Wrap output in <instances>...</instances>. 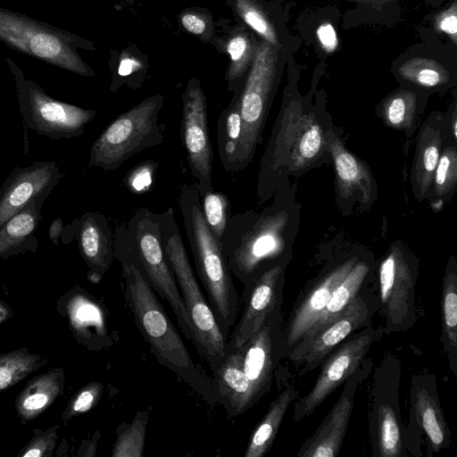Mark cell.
<instances>
[{
	"label": "cell",
	"instance_id": "6da1fadb",
	"mask_svg": "<svg viewBox=\"0 0 457 457\" xmlns=\"http://www.w3.org/2000/svg\"><path fill=\"white\" fill-rule=\"evenodd\" d=\"M114 257L121 264L124 297L135 323L158 362L189 385L205 402L221 404L216 384L193 359L140 268L125 232L114 231Z\"/></svg>",
	"mask_w": 457,
	"mask_h": 457
},
{
	"label": "cell",
	"instance_id": "7a4b0ae2",
	"mask_svg": "<svg viewBox=\"0 0 457 457\" xmlns=\"http://www.w3.org/2000/svg\"><path fill=\"white\" fill-rule=\"evenodd\" d=\"M179 208L197 277L222 333L228 337L234 325L239 296L221 242L208 227L195 186H184Z\"/></svg>",
	"mask_w": 457,
	"mask_h": 457
},
{
	"label": "cell",
	"instance_id": "3957f363",
	"mask_svg": "<svg viewBox=\"0 0 457 457\" xmlns=\"http://www.w3.org/2000/svg\"><path fill=\"white\" fill-rule=\"evenodd\" d=\"M162 242L168 262L175 277L189 317L194 345L208 362L212 375L222 364L228 347V337L220 330L208 301L204 296L180 230L170 210L157 213Z\"/></svg>",
	"mask_w": 457,
	"mask_h": 457
},
{
	"label": "cell",
	"instance_id": "277c9868",
	"mask_svg": "<svg viewBox=\"0 0 457 457\" xmlns=\"http://www.w3.org/2000/svg\"><path fill=\"white\" fill-rule=\"evenodd\" d=\"M283 212L229 214L221 245L232 274L249 284L268 268L287 262Z\"/></svg>",
	"mask_w": 457,
	"mask_h": 457
},
{
	"label": "cell",
	"instance_id": "5b68a950",
	"mask_svg": "<svg viewBox=\"0 0 457 457\" xmlns=\"http://www.w3.org/2000/svg\"><path fill=\"white\" fill-rule=\"evenodd\" d=\"M293 50L294 46L278 48L262 40L258 41L254 58L239 93L242 137L238 170L248 166L262 141L277 85Z\"/></svg>",
	"mask_w": 457,
	"mask_h": 457
},
{
	"label": "cell",
	"instance_id": "8992f818",
	"mask_svg": "<svg viewBox=\"0 0 457 457\" xmlns=\"http://www.w3.org/2000/svg\"><path fill=\"white\" fill-rule=\"evenodd\" d=\"M162 105L163 96L155 95L116 117L93 143L87 166L114 170L132 155L160 145Z\"/></svg>",
	"mask_w": 457,
	"mask_h": 457
},
{
	"label": "cell",
	"instance_id": "52a82bcc",
	"mask_svg": "<svg viewBox=\"0 0 457 457\" xmlns=\"http://www.w3.org/2000/svg\"><path fill=\"white\" fill-rule=\"evenodd\" d=\"M0 40L31 57L82 76L94 71L78 54L89 46L85 39L64 29L0 7Z\"/></svg>",
	"mask_w": 457,
	"mask_h": 457
},
{
	"label": "cell",
	"instance_id": "ba28073f",
	"mask_svg": "<svg viewBox=\"0 0 457 457\" xmlns=\"http://www.w3.org/2000/svg\"><path fill=\"white\" fill-rule=\"evenodd\" d=\"M125 231L146 278L155 293L169 303L184 336L194 342L189 317L163 250L157 212L137 209L125 225Z\"/></svg>",
	"mask_w": 457,
	"mask_h": 457
},
{
	"label": "cell",
	"instance_id": "9c48e42d",
	"mask_svg": "<svg viewBox=\"0 0 457 457\" xmlns=\"http://www.w3.org/2000/svg\"><path fill=\"white\" fill-rule=\"evenodd\" d=\"M6 62L13 76L20 112L26 126L52 140L71 139L84 133L96 116L95 110L84 109L48 96L35 81L27 79L11 58Z\"/></svg>",
	"mask_w": 457,
	"mask_h": 457
},
{
	"label": "cell",
	"instance_id": "30bf717a",
	"mask_svg": "<svg viewBox=\"0 0 457 457\" xmlns=\"http://www.w3.org/2000/svg\"><path fill=\"white\" fill-rule=\"evenodd\" d=\"M401 366L395 356L386 357L375 370L370 432L372 455H407L405 429L402 427L399 403Z\"/></svg>",
	"mask_w": 457,
	"mask_h": 457
},
{
	"label": "cell",
	"instance_id": "8fae6325",
	"mask_svg": "<svg viewBox=\"0 0 457 457\" xmlns=\"http://www.w3.org/2000/svg\"><path fill=\"white\" fill-rule=\"evenodd\" d=\"M378 308L377 297L372 292L361 290L341 314L304 336L287 359L299 376L315 370L354 331L371 326Z\"/></svg>",
	"mask_w": 457,
	"mask_h": 457
},
{
	"label": "cell",
	"instance_id": "7c38bea8",
	"mask_svg": "<svg viewBox=\"0 0 457 457\" xmlns=\"http://www.w3.org/2000/svg\"><path fill=\"white\" fill-rule=\"evenodd\" d=\"M417 270L400 247H392L378 269V311L386 334L409 330L416 321Z\"/></svg>",
	"mask_w": 457,
	"mask_h": 457
},
{
	"label": "cell",
	"instance_id": "4fadbf2b",
	"mask_svg": "<svg viewBox=\"0 0 457 457\" xmlns=\"http://www.w3.org/2000/svg\"><path fill=\"white\" fill-rule=\"evenodd\" d=\"M392 72L404 87L438 91L457 78V47L439 37H427L411 46L392 62Z\"/></svg>",
	"mask_w": 457,
	"mask_h": 457
},
{
	"label": "cell",
	"instance_id": "5bb4252c",
	"mask_svg": "<svg viewBox=\"0 0 457 457\" xmlns=\"http://www.w3.org/2000/svg\"><path fill=\"white\" fill-rule=\"evenodd\" d=\"M378 337V329L371 326L363 328L358 333L349 336L323 361L312 389L295 400L294 421L299 422L310 416L358 370Z\"/></svg>",
	"mask_w": 457,
	"mask_h": 457
},
{
	"label": "cell",
	"instance_id": "9a60e30c",
	"mask_svg": "<svg viewBox=\"0 0 457 457\" xmlns=\"http://www.w3.org/2000/svg\"><path fill=\"white\" fill-rule=\"evenodd\" d=\"M181 141L200 196L212 187L213 150L207 122V103L200 83L192 79L182 96Z\"/></svg>",
	"mask_w": 457,
	"mask_h": 457
},
{
	"label": "cell",
	"instance_id": "2e32d148",
	"mask_svg": "<svg viewBox=\"0 0 457 457\" xmlns=\"http://www.w3.org/2000/svg\"><path fill=\"white\" fill-rule=\"evenodd\" d=\"M282 330L283 315L281 308H278L243 345L237 348L250 384L252 407L270 390L274 370L284 358Z\"/></svg>",
	"mask_w": 457,
	"mask_h": 457
},
{
	"label": "cell",
	"instance_id": "e0dca14e",
	"mask_svg": "<svg viewBox=\"0 0 457 457\" xmlns=\"http://www.w3.org/2000/svg\"><path fill=\"white\" fill-rule=\"evenodd\" d=\"M359 260L350 257L320 273L299 293L286 324L283 323V355L312 328L327 306L335 288Z\"/></svg>",
	"mask_w": 457,
	"mask_h": 457
},
{
	"label": "cell",
	"instance_id": "ac0fdd59",
	"mask_svg": "<svg viewBox=\"0 0 457 457\" xmlns=\"http://www.w3.org/2000/svg\"><path fill=\"white\" fill-rule=\"evenodd\" d=\"M287 262L277 263L244 286L239 303H243L241 317L228 341V346L243 345L276 309L281 308Z\"/></svg>",
	"mask_w": 457,
	"mask_h": 457
},
{
	"label": "cell",
	"instance_id": "d6986e66",
	"mask_svg": "<svg viewBox=\"0 0 457 457\" xmlns=\"http://www.w3.org/2000/svg\"><path fill=\"white\" fill-rule=\"evenodd\" d=\"M281 129L275 139V146L262 159L261 174L269 171L283 155L294 167L302 168L313 162L320 154L324 134L311 113H304L291 106L285 109Z\"/></svg>",
	"mask_w": 457,
	"mask_h": 457
},
{
	"label": "cell",
	"instance_id": "ffe728a7",
	"mask_svg": "<svg viewBox=\"0 0 457 457\" xmlns=\"http://www.w3.org/2000/svg\"><path fill=\"white\" fill-rule=\"evenodd\" d=\"M372 360L365 358L346 379L343 391L316 431L298 449L297 457H335L341 449L360 385L371 372Z\"/></svg>",
	"mask_w": 457,
	"mask_h": 457
},
{
	"label": "cell",
	"instance_id": "44dd1931",
	"mask_svg": "<svg viewBox=\"0 0 457 457\" xmlns=\"http://www.w3.org/2000/svg\"><path fill=\"white\" fill-rule=\"evenodd\" d=\"M62 177L54 161L14 166L0 185V227L33 199H46Z\"/></svg>",
	"mask_w": 457,
	"mask_h": 457
},
{
	"label": "cell",
	"instance_id": "7402d4cb",
	"mask_svg": "<svg viewBox=\"0 0 457 457\" xmlns=\"http://www.w3.org/2000/svg\"><path fill=\"white\" fill-rule=\"evenodd\" d=\"M410 396L411 421L405 429L406 446L408 435L414 428H419L427 437L430 454L448 448L451 432L439 401L435 376L428 372L413 376Z\"/></svg>",
	"mask_w": 457,
	"mask_h": 457
},
{
	"label": "cell",
	"instance_id": "603a6c76",
	"mask_svg": "<svg viewBox=\"0 0 457 457\" xmlns=\"http://www.w3.org/2000/svg\"><path fill=\"white\" fill-rule=\"evenodd\" d=\"M72 222L80 254L89 269L88 278L97 282L115 258L114 236L109 222L104 214L89 211Z\"/></svg>",
	"mask_w": 457,
	"mask_h": 457
},
{
	"label": "cell",
	"instance_id": "cb8c5ba5",
	"mask_svg": "<svg viewBox=\"0 0 457 457\" xmlns=\"http://www.w3.org/2000/svg\"><path fill=\"white\" fill-rule=\"evenodd\" d=\"M45 200L33 199L0 227V259L28 251L37 252L36 233L42 220L41 210Z\"/></svg>",
	"mask_w": 457,
	"mask_h": 457
},
{
	"label": "cell",
	"instance_id": "d4e9b609",
	"mask_svg": "<svg viewBox=\"0 0 457 457\" xmlns=\"http://www.w3.org/2000/svg\"><path fill=\"white\" fill-rule=\"evenodd\" d=\"M212 376L221 404L228 416L241 415L252 408L250 384L243 371L237 348L227 347L225 359Z\"/></svg>",
	"mask_w": 457,
	"mask_h": 457
},
{
	"label": "cell",
	"instance_id": "484cf974",
	"mask_svg": "<svg viewBox=\"0 0 457 457\" xmlns=\"http://www.w3.org/2000/svg\"><path fill=\"white\" fill-rule=\"evenodd\" d=\"M234 5L242 21L261 40L278 48L295 45L286 27V14L272 12L260 0H234Z\"/></svg>",
	"mask_w": 457,
	"mask_h": 457
},
{
	"label": "cell",
	"instance_id": "4316f807",
	"mask_svg": "<svg viewBox=\"0 0 457 457\" xmlns=\"http://www.w3.org/2000/svg\"><path fill=\"white\" fill-rule=\"evenodd\" d=\"M329 147L342 197L358 193L361 203H369L372 196V180L363 162L347 151L338 139L331 140Z\"/></svg>",
	"mask_w": 457,
	"mask_h": 457
},
{
	"label": "cell",
	"instance_id": "83f0119b",
	"mask_svg": "<svg viewBox=\"0 0 457 457\" xmlns=\"http://www.w3.org/2000/svg\"><path fill=\"white\" fill-rule=\"evenodd\" d=\"M64 371L54 369L31 379L16 399L18 415L23 420L37 417L62 394Z\"/></svg>",
	"mask_w": 457,
	"mask_h": 457
},
{
	"label": "cell",
	"instance_id": "f1b7e54d",
	"mask_svg": "<svg viewBox=\"0 0 457 457\" xmlns=\"http://www.w3.org/2000/svg\"><path fill=\"white\" fill-rule=\"evenodd\" d=\"M298 396L299 391L292 385L280 391L253 431L245 457H262L270 450L287 409Z\"/></svg>",
	"mask_w": 457,
	"mask_h": 457
},
{
	"label": "cell",
	"instance_id": "f546056e",
	"mask_svg": "<svg viewBox=\"0 0 457 457\" xmlns=\"http://www.w3.org/2000/svg\"><path fill=\"white\" fill-rule=\"evenodd\" d=\"M74 300L70 317L76 334L87 337V342L98 344L100 348L112 345V337L103 307L87 294H79Z\"/></svg>",
	"mask_w": 457,
	"mask_h": 457
},
{
	"label": "cell",
	"instance_id": "4dcf8cb0",
	"mask_svg": "<svg viewBox=\"0 0 457 457\" xmlns=\"http://www.w3.org/2000/svg\"><path fill=\"white\" fill-rule=\"evenodd\" d=\"M441 341L454 376L457 374V267L450 261L444 276L441 294Z\"/></svg>",
	"mask_w": 457,
	"mask_h": 457
},
{
	"label": "cell",
	"instance_id": "1f68e13d",
	"mask_svg": "<svg viewBox=\"0 0 457 457\" xmlns=\"http://www.w3.org/2000/svg\"><path fill=\"white\" fill-rule=\"evenodd\" d=\"M239 93H235L229 104L217 120V145L220 162L228 172L238 171L239 147L242 137V117Z\"/></svg>",
	"mask_w": 457,
	"mask_h": 457
},
{
	"label": "cell",
	"instance_id": "d6a6232c",
	"mask_svg": "<svg viewBox=\"0 0 457 457\" xmlns=\"http://www.w3.org/2000/svg\"><path fill=\"white\" fill-rule=\"evenodd\" d=\"M441 137L437 130L427 127L421 134L412 167V181L420 196L429 189L440 157Z\"/></svg>",
	"mask_w": 457,
	"mask_h": 457
},
{
	"label": "cell",
	"instance_id": "836d02e7",
	"mask_svg": "<svg viewBox=\"0 0 457 457\" xmlns=\"http://www.w3.org/2000/svg\"><path fill=\"white\" fill-rule=\"evenodd\" d=\"M370 271L368 262L358 260L345 279L335 288L327 306L308 333L341 314L359 295Z\"/></svg>",
	"mask_w": 457,
	"mask_h": 457
},
{
	"label": "cell",
	"instance_id": "e575fe53",
	"mask_svg": "<svg viewBox=\"0 0 457 457\" xmlns=\"http://www.w3.org/2000/svg\"><path fill=\"white\" fill-rule=\"evenodd\" d=\"M47 360L29 353L27 349L0 354V390L14 386Z\"/></svg>",
	"mask_w": 457,
	"mask_h": 457
},
{
	"label": "cell",
	"instance_id": "d590c367",
	"mask_svg": "<svg viewBox=\"0 0 457 457\" xmlns=\"http://www.w3.org/2000/svg\"><path fill=\"white\" fill-rule=\"evenodd\" d=\"M418 104L417 92L401 87L388 95L382 103V114L387 125L403 129L411 126Z\"/></svg>",
	"mask_w": 457,
	"mask_h": 457
},
{
	"label": "cell",
	"instance_id": "8d00e7d4",
	"mask_svg": "<svg viewBox=\"0 0 457 457\" xmlns=\"http://www.w3.org/2000/svg\"><path fill=\"white\" fill-rule=\"evenodd\" d=\"M258 40L251 34L239 32L232 37L227 44V52L230 56V64L227 73L232 88L233 83L248 71L254 58Z\"/></svg>",
	"mask_w": 457,
	"mask_h": 457
},
{
	"label": "cell",
	"instance_id": "74e56055",
	"mask_svg": "<svg viewBox=\"0 0 457 457\" xmlns=\"http://www.w3.org/2000/svg\"><path fill=\"white\" fill-rule=\"evenodd\" d=\"M148 412H138L133 421L119 430L112 447V457H142Z\"/></svg>",
	"mask_w": 457,
	"mask_h": 457
},
{
	"label": "cell",
	"instance_id": "f35d334b",
	"mask_svg": "<svg viewBox=\"0 0 457 457\" xmlns=\"http://www.w3.org/2000/svg\"><path fill=\"white\" fill-rule=\"evenodd\" d=\"M205 221L212 234L221 242L229 216V201L220 191L211 189L201 196Z\"/></svg>",
	"mask_w": 457,
	"mask_h": 457
},
{
	"label": "cell",
	"instance_id": "ab89813d",
	"mask_svg": "<svg viewBox=\"0 0 457 457\" xmlns=\"http://www.w3.org/2000/svg\"><path fill=\"white\" fill-rule=\"evenodd\" d=\"M457 179V153L455 147H447L440 155L435 174V192L437 196L448 194Z\"/></svg>",
	"mask_w": 457,
	"mask_h": 457
},
{
	"label": "cell",
	"instance_id": "60d3db41",
	"mask_svg": "<svg viewBox=\"0 0 457 457\" xmlns=\"http://www.w3.org/2000/svg\"><path fill=\"white\" fill-rule=\"evenodd\" d=\"M435 37H443L457 47V0H452L444 9L431 17Z\"/></svg>",
	"mask_w": 457,
	"mask_h": 457
},
{
	"label": "cell",
	"instance_id": "b9f144b4",
	"mask_svg": "<svg viewBox=\"0 0 457 457\" xmlns=\"http://www.w3.org/2000/svg\"><path fill=\"white\" fill-rule=\"evenodd\" d=\"M103 385L100 382H92L82 387L73 397L63 413V419L68 420L71 417L84 413L99 402L103 394Z\"/></svg>",
	"mask_w": 457,
	"mask_h": 457
},
{
	"label": "cell",
	"instance_id": "7bdbcfd3",
	"mask_svg": "<svg viewBox=\"0 0 457 457\" xmlns=\"http://www.w3.org/2000/svg\"><path fill=\"white\" fill-rule=\"evenodd\" d=\"M57 428L58 427L54 426L46 431L37 430V435L22 449L23 451L20 453L19 456H51L55 446Z\"/></svg>",
	"mask_w": 457,
	"mask_h": 457
},
{
	"label": "cell",
	"instance_id": "ee69618b",
	"mask_svg": "<svg viewBox=\"0 0 457 457\" xmlns=\"http://www.w3.org/2000/svg\"><path fill=\"white\" fill-rule=\"evenodd\" d=\"M316 37L322 51L327 54L336 51L338 42L336 30L330 23L320 24L316 30Z\"/></svg>",
	"mask_w": 457,
	"mask_h": 457
},
{
	"label": "cell",
	"instance_id": "f6af8a7d",
	"mask_svg": "<svg viewBox=\"0 0 457 457\" xmlns=\"http://www.w3.org/2000/svg\"><path fill=\"white\" fill-rule=\"evenodd\" d=\"M181 22L184 28L195 34L202 35L206 29V22L199 15L194 13H186L181 17Z\"/></svg>",
	"mask_w": 457,
	"mask_h": 457
},
{
	"label": "cell",
	"instance_id": "bcb514c9",
	"mask_svg": "<svg viewBox=\"0 0 457 457\" xmlns=\"http://www.w3.org/2000/svg\"><path fill=\"white\" fill-rule=\"evenodd\" d=\"M140 67V62L133 57H123L119 63L118 74L121 77L130 75Z\"/></svg>",
	"mask_w": 457,
	"mask_h": 457
},
{
	"label": "cell",
	"instance_id": "7dc6e473",
	"mask_svg": "<svg viewBox=\"0 0 457 457\" xmlns=\"http://www.w3.org/2000/svg\"><path fill=\"white\" fill-rule=\"evenodd\" d=\"M63 228L64 225L62 218L54 219L49 225L48 237L54 245H58L59 238L62 235Z\"/></svg>",
	"mask_w": 457,
	"mask_h": 457
},
{
	"label": "cell",
	"instance_id": "c3c4849f",
	"mask_svg": "<svg viewBox=\"0 0 457 457\" xmlns=\"http://www.w3.org/2000/svg\"><path fill=\"white\" fill-rule=\"evenodd\" d=\"M356 2L359 4L372 7V8H386V7H393L400 0H352Z\"/></svg>",
	"mask_w": 457,
	"mask_h": 457
},
{
	"label": "cell",
	"instance_id": "681fc988",
	"mask_svg": "<svg viewBox=\"0 0 457 457\" xmlns=\"http://www.w3.org/2000/svg\"><path fill=\"white\" fill-rule=\"evenodd\" d=\"M139 172H140V179H139V176H138V174H137V171L133 173V178H134V181H135V182L130 183L131 187H133V186H134V185H135V184H136L139 179H141V178H145V170H139ZM150 183H151V181H149V180H145V179H144V180H142V181L140 180L139 185H138L137 191H139V190L143 189L144 187H145V186H147V185H148V184H150Z\"/></svg>",
	"mask_w": 457,
	"mask_h": 457
},
{
	"label": "cell",
	"instance_id": "f907efd6",
	"mask_svg": "<svg viewBox=\"0 0 457 457\" xmlns=\"http://www.w3.org/2000/svg\"><path fill=\"white\" fill-rule=\"evenodd\" d=\"M8 308L0 301V322L8 317Z\"/></svg>",
	"mask_w": 457,
	"mask_h": 457
},
{
	"label": "cell",
	"instance_id": "816d5d0a",
	"mask_svg": "<svg viewBox=\"0 0 457 457\" xmlns=\"http://www.w3.org/2000/svg\"><path fill=\"white\" fill-rule=\"evenodd\" d=\"M427 4L432 6V7H439L444 0H424Z\"/></svg>",
	"mask_w": 457,
	"mask_h": 457
}]
</instances>
